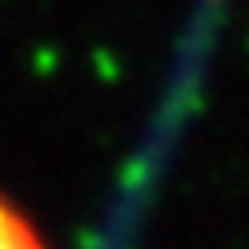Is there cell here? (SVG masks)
Segmentation results:
<instances>
[{
  "mask_svg": "<svg viewBox=\"0 0 249 249\" xmlns=\"http://www.w3.org/2000/svg\"><path fill=\"white\" fill-rule=\"evenodd\" d=\"M0 249H44L40 237L24 225V217H17L4 201H0Z\"/></svg>",
  "mask_w": 249,
  "mask_h": 249,
  "instance_id": "1",
  "label": "cell"
}]
</instances>
